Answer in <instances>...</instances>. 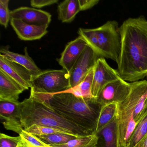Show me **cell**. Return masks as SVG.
Wrapping results in <instances>:
<instances>
[{
    "mask_svg": "<svg viewBox=\"0 0 147 147\" xmlns=\"http://www.w3.org/2000/svg\"><path fill=\"white\" fill-rule=\"evenodd\" d=\"M21 139L20 136L13 137L4 133L0 135V147H18Z\"/></svg>",
    "mask_w": 147,
    "mask_h": 147,
    "instance_id": "27",
    "label": "cell"
},
{
    "mask_svg": "<svg viewBox=\"0 0 147 147\" xmlns=\"http://www.w3.org/2000/svg\"><path fill=\"white\" fill-rule=\"evenodd\" d=\"M134 147H147V134L143 139Z\"/></svg>",
    "mask_w": 147,
    "mask_h": 147,
    "instance_id": "30",
    "label": "cell"
},
{
    "mask_svg": "<svg viewBox=\"0 0 147 147\" xmlns=\"http://www.w3.org/2000/svg\"><path fill=\"white\" fill-rule=\"evenodd\" d=\"M36 136L42 141L49 145L66 143L70 140L79 138L73 135H67L62 133H56Z\"/></svg>",
    "mask_w": 147,
    "mask_h": 147,
    "instance_id": "23",
    "label": "cell"
},
{
    "mask_svg": "<svg viewBox=\"0 0 147 147\" xmlns=\"http://www.w3.org/2000/svg\"><path fill=\"white\" fill-rule=\"evenodd\" d=\"M21 122L24 129L33 125L55 128L82 137L93 132L58 114L45 101L32 95L20 102Z\"/></svg>",
    "mask_w": 147,
    "mask_h": 147,
    "instance_id": "3",
    "label": "cell"
},
{
    "mask_svg": "<svg viewBox=\"0 0 147 147\" xmlns=\"http://www.w3.org/2000/svg\"><path fill=\"white\" fill-rule=\"evenodd\" d=\"M25 89L0 69V101L17 103Z\"/></svg>",
    "mask_w": 147,
    "mask_h": 147,
    "instance_id": "15",
    "label": "cell"
},
{
    "mask_svg": "<svg viewBox=\"0 0 147 147\" xmlns=\"http://www.w3.org/2000/svg\"><path fill=\"white\" fill-rule=\"evenodd\" d=\"M119 78L117 70L110 67L105 58L99 57L94 68L92 88L94 97L97 98L106 85Z\"/></svg>",
    "mask_w": 147,
    "mask_h": 147,
    "instance_id": "9",
    "label": "cell"
},
{
    "mask_svg": "<svg viewBox=\"0 0 147 147\" xmlns=\"http://www.w3.org/2000/svg\"><path fill=\"white\" fill-rule=\"evenodd\" d=\"M99 137L96 133L76 138L64 144L50 145L52 147H97Z\"/></svg>",
    "mask_w": 147,
    "mask_h": 147,
    "instance_id": "21",
    "label": "cell"
},
{
    "mask_svg": "<svg viewBox=\"0 0 147 147\" xmlns=\"http://www.w3.org/2000/svg\"><path fill=\"white\" fill-rule=\"evenodd\" d=\"M19 136L25 142L32 147H52L39 139L37 136L23 130Z\"/></svg>",
    "mask_w": 147,
    "mask_h": 147,
    "instance_id": "25",
    "label": "cell"
},
{
    "mask_svg": "<svg viewBox=\"0 0 147 147\" xmlns=\"http://www.w3.org/2000/svg\"><path fill=\"white\" fill-rule=\"evenodd\" d=\"M130 91L119 108L132 115L137 124L147 114V80L130 83Z\"/></svg>",
    "mask_w": 147,
    "mask_h": 147,
    "instance_id": "6",
    "label": "cell"
},
{
    "mask_svg": "<svg viewBox=\"0 0 147 147\" xmlns=\"http://www.w3.org/2000/svg\"><path fill=\"white\" fill-rule=\"evenodd\" d=\"M18 147H32V146L28 144L25 142L23 139L21 138L20 139V142L19 144Z\"/></svg>",
    "mask_w": 147,
    "mask_h": 147,
    "instance_id": "31",
    "label": "cell"
},
{
    "mask_svg": "<svg viewBox=\"0 0 147 147\" xmlns=\"http://www.w3.org/2000/svg\"><path fill=\"white\" fill-rule=\"evenodd\" d=\"M69 74L64 69H48L33 76L30 93L52 95L68 89Z\"/></svg>",
    "mask_w": 147,
    "mask_h": 147,
    "instance_id": "5",
    "label": "cell"
},
{
    "mask_svg": "<svg viewBox=\"0 0 147 147\" xmlns=\"http://www.w3.org/2000/svg\"><path fill=\"white\" fill-rule=\"evenodd\" d=\"M21 117L20 102L0 101V119L6 129L20 135L24 129Z\"/></svg>",
    "mask_w": 147,
    "mask_h": 147,
    "instance_id": "10",
    "label": "cell"
},
{
    "mask_svg": "<svg viewBox=\"0 0 147 147\" xmlns=\"http://www.w3.org/2000/svg\"><path fill=\"white\" fill-rule=\"evenodd\" d=\"M130 87V83L120 77L106 85L100 92L96 100L101 106L110 103L120 104L127 98Z\"/></svg>",
    "mask_w": 147,
    "mask_h": 147,
    "instance_id": "7",
    "label": "cell"
},
{
    "mask_svg": "<svg viewBox=\"0 0 147 147\" xmlns=\"http://www.w3.org/2000/svg\"><path fill=\"white\" fill-rule=\"evenodd\" d=\"M88 46L85 40L80 36L66 45L58 63L68 74Z\"/></svg>",
    "mask_w": 147,
    "mask_h": 147,
    "instance_id": "11",
    "label": "cell"
},
{
    "mask_svg": "<svg viewBox=\"0 0 147 147\" xmlns=\"http://www.w3.org/2000/svg\"><path fill=\"white\" fill-rule=\"evenodd\" d=\"M9 2V0H0V24L5 28L8 26L11 19Z\"/></svg>",
    "mask_w": 147,
    "mask_h": 147,
    "instance_id": "26",
    "label": "cell"
},
{
    "mask_svg": "<svg viewBox=\"0 0 147 147\" xmlns=\"http://www.w3.org/2000/svg\"><path fill=\"white\" fill-rule=\"evenodd\" d=\"M118 105L117 103H113L101 106L94 133H98L116 118Z\"/></svg>",
    "mask_w": 147,
    "mask_h": 147,
    "instance_id": "18",
    "label": "cell"
},
{
    "mask_svg": "<svg viewBox=\"0 0 147 147\" xmlns=\"http://www.w3.org/2000/svg\"><path fill=\"white\" fill-rule=\"evenodd\" d=\"M147 134V114L137 125L126 147H134Z\"/></svg>",
    "mask_w": 147,
    "mask_h": 147,
    "instance_id": "22",
    "label": "cell"
},
{
    "mask_svg": "<svg viewBox=\"0 0 147 147\" xmlns=\"http://www.w3.org/2000/svg\"><path fill=\"white\" fill-rule=\"evenodd\" d=\"M98 39L99 57L111 59L118 63L121 48L120 27L115 20H109L94 28Z\"/></svg>",
    "mask_w": 147,
    "mask_h": 147,
    "instance_id": "4",
    "label": "cell"
},
{
    "mask_svg": "<svg viewBox=\"0 0 147 147\" xmlns=\"http://www.w3.org/2000/svg\"><path fill=\"white\" fill-rule=\"evenodd\" d=\"M80 11L79 0H65L58 5V19L62 23H70Z\"/></svg>",
    "mask_w": 147,
    "mask_h": 147,
    "instance_id": "17",
    "label": "cell"
},
{
    "mask_svg": "<svg viewBox=\"0 0 147 147\" xmlns=\"http://www.w3.org/2000/svg\"><path fill=\"white\" fill-rule=\"evenodd\" d=\"M24 55L14 53L10 51L7 47H4L0 50V55L10 61L21 65L30 71L32 77L36 76L42 70L37 66L32 58L29 56L27 48L24 49Z\"/></svg>",
    "mask_w": 147,
    "mask_h": 147,
    "instance_id": "16",
    "label": "cell"
},
{
    "mask_svg": "<svg viewBox=\"0 0 147 147\" xmlns=\"http://www.w3.org/2000/svg\"><path fill=\"white\" fill-rule=\"evenodd\" d=\"M121 48L117 72L130 82L147 77V20L129 18L120 26Z\"/></svg>",
    "mask_w": 147,
    "mask_h": 147,
    "instance_id": "1",
    "label": "cell"
},
{
    "mask_svg": "<svg viewBox=\"0 0 147 147\" xmlns=\"http://www.w3.org/2000/svg\"><path fill=\"white\" fill-rule=\"evenodd\" d=\"M24 130L36 136H43V135H50V134H56V133H62V134L76 136L64 131L52 128V127L43 126V125H33L30 127H28L27 129ZM76 136L78 137L77 136Z\"/></svg>",
    "mask_w": 147,
    "mask_h": 147,
    "instance_id": "24",
    "label": "cell"
},
{
    "mask_svg": "<svg viewBox=\"0 0 147 147\" xmlns=\"http://www.w3.org/2000/svg\"><path fill=\"white\" fill-rule=\"evenodd\" d=\"M10 24L20 39L24 41L39 40L48 33L49 25L28 24L22 20L11 18Z\"/></svg>",
    "mask_w": 147,
    "mask_h": 147,
    "instance_id": "14",
    "label": "cell"
},
{
    "mask_svg": "<svg viewBox=\"0 0 147 147\" xmlns=\"http://www.w3.org/2000/svg\"><path fill=\"white\" fill-rule=\"evenodd\" d=\"M0 69L5 72L25 90L31 88L32 76L30 72L21 65L8 61L1 55H0Z\"/></svg>",
    "mask_w": 147,
    "mask_h": 147,
    "instance_id": "13",
    "label": "cell"
},
{
    "mask_svg": "<svg viewBox=\"0 0 147 147\" xmlns=\"http://www.w3.org/2000/svg\"><path fill=\"white\" fill-rule=\"evenodd\" d=\"M81 11H86L93 7L99 2V0H79Z\"/></svg>",
    "mask_w": 147,
    "mask_h": 147,
    "instance_id": "29",
    "label": "cell"
},
{
    "mask_svg": "<svg viewBox=\"0 0 147 147\" xmlns=\"http://www.w3.org/2000/svg\"><path fill=\"white\" fill-rule=\"evenodd\" d=\"M93 72L94 68L90 71L85 79L80 84L74 87L69 88L59 93H71L76 97H82L87 98H96L94 97L92 92Z\"/></svg>",
    "mask_w": 147,
    "mask_h": 147,
    "instance_id": "19",
    "label": "cell"
},
{
    "mask_svg": "<svg viewBox=\"0 0 147 147\" xmlns=\"http://www.w3.org/2000/svg\"><path fill=\"white\" fill-rule=\"evenodd\" d=\"M11 17L20 20L28 24L49 25L51 20L49 13L33 7H21L11 11Z\"/></svg>",
    "mask_w": 147,
    "mask_h": 147,
    "instance_id": "12",
    "label": "cell"
},
{
    "mask_svg": "<svg viewBox=\"0 0 147 147\" xmlns=\"http://www.w3.org/2000/svg\"><path fill=\"white\" fill-rule=\"evenodd\" d=\"M58 2V0H32L30 5L34 8H40L56 4Z\"/></svg>",
    "mask_w": 147,
    "mask_h": 147,
    "instance_id": "28",
    "label": "cell"
},
{
    "mask_svg": "<svg viewBox=\"0 0 147 147\" xmlns=\"http://www.w3.org/2000/svg\"><path fill=\"white\" fill-rule=\"evenodd\" d=\"M98 58L95 52L88 46L69 74L68 89L74 87L85 79L94 67Z\"/></svg>",
    "mask_w": 147,
    "mask_h": 147,
    "instance_id": "8",
    "label": "cell"
},
{
    "mask_svg": "<svg viewBox=\"0 0 147 147\" xmlns=\"http://www.w3.org/2000/svg\"><path fill=\"white\" fill-rule=\"evenodd\" d=\"M97 134L103 139V144L101 147H118L117 117Z\"/></svg>",
    "mask_w": 147,
    "mask_h": 147,
    "instance_id": "20",
    "label": "cell"
},
{
    "mask_svg": "<svg viewBox=\"0 0 147 147\" xmlns=\"http://www.w3.org/2000/svg\"><path fill=\"white\" fill-rule=\"evenodd\" d=\"M30 95L46 102L54 111L68 120L94 133L101 108L96 98L76 97L68 93Z\"/></svg>",
    "mask_w": 147,
    "mask_h": 147,
    "instance_id": "2",
    "label": "cell"
}]
</instances>
